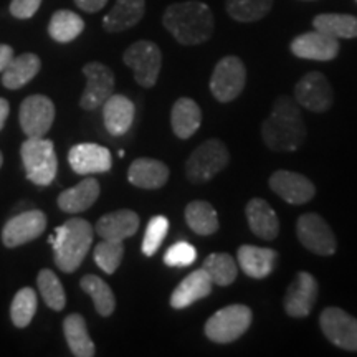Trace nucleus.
<instances>
[{
  "instance_id": "obj_16",
  "label": "nucleus",
  "mask_w": 357,
  "mask_h": 357,
  "mask_svg": "<svg viewBox=\"0 0 357 357\" xmlns=\"http://www.w3.org/2000/svg\"><path fill=\"white\" fill-rule=\"evenodd\" d=\"M68 162L79 176H93V174L108 172L113 166V158L108 147L93 142H82L70 149Z\"/></svg>"
},
{
  "instance_id": "obj_20",
  "label": "nucleus",
  "mask_w": 357,
  "mask_h": 357,
  "mask_svg": "<svg viewBox=\"0 0 357 357\" xmlns=\"http://www.w3.org/2000/svg\"><path fill=\"white\" fill-rule=\"evenodd\" d=\"M128 181L134 187L146 190L160 189L169 181V167L162 160L139 158L128 169Z\"/></svg>"
},
{
  "instance_id": "obj_13",
  "label": "nucleus",
  "mask_w": 357,
  "mask_h": 357,
  "mask_svg": "<svg viewBox=\"0 0 357 357\" xmlns=\"http://www.w3.org/2000/svg\"><path fill=\"white\" fill-rule=\"evenodd\" d=\"M333 100L331 84L319 71H311L305 75L294 86V101L298 102V106H303L312 113L328 111L331 108Z\"/></svg>"
},
{
  "instance_id": "obj_3",
  "label": "nucleus",
  "mask_w": 357,
  "mask_h": 357,
  "mask_svg": "<svg viewBox=\"0 0 357 357\" xmlns=\"http://www.w3.org/2000/svg\"><path fill=\"white\" fill-rule=\"evenodd\" d=\"M93 236L95 230L84 218H70L58 227L55 234L48 236L55 252L56 266L65 273L77 271L91 248Z\"/></svg>"
},
{
  "instance_id": "obj_2",
  "label": "nucleus",
  "mask_w": 357,
  "mask_h": 357,
  "mask_svg": "<svg viewBox=\"0 0 357 357\" xmlns=\"http://www.w3.org/2000/svg\"><path fill=\"white\" fill-rule=\"evenodd\" d=\"M162 24L181 45H200L213 33V13L207 3L199 0L172 3L166 8Z\"/></svg>"
},
{
  "instance_id": "obj_22",
  "label": "nucleus",
  "mask_w": 357,
  "mask_h": 357,
  "mask_svg": "<svg viewBox=\"0 0 357 357\" xmlns=\"http://www.w3.org/2000/svg\"><path fill=\"white\" fill-rule=\"evenodd\" d=\"M250 230L258 238L271 242L280 234V220L271 205L263 199H252L245 208Z\"/></svg>"
},
{
  "instance_id": "obj_5",
  "label": "nucleus",
  "mask_w": 357,
  "mask_h": 357,
  "mask_svg": "<svg viewBox=\"0 0 357 357\" xmlns=\"http://www.w3.org/2000/svg\"><path fill=\"white\" fill-rule=\"evenodd\" d=\"M252 310L245 305H230L218 310L205 323V336L218 344H229L242 337L252 326Z\"/></svg>"
},
{
  "instance_id": "obj_35",
  "label": "nucleus",
  "mask_w": 357,
  "mask_h": 357,
  "mask_svg": "<svg viewBox=\"0 0 357 357\" xmlns=\"http://www.w3.org/2000/svg\"><path fill=\"white\" fill-rule=\"evenodd\" d=\"M273 0H227V12L236 22H257L268 15Z\"/></svg>"
},
{
  "instance_id": "obj_34",
  "label": "nucleus",
  "mask_w": 357,
  "mask_h": 357,
  "mask_svg": "<svg viewBox=\"0 0 357 357\" xmlns=\"http://www.w3.org/2000/svg\"><path fill=\"white\" fill-rule=\"evenodd\" d=\"M202 270L208 275L213 284L218 287H229L236 280L238 266L234 257L229 253H212L205 258Z\"/></svg>"
},
{
  "instance_id": "obj_4",
  "label": "nucleus",
  "mask_w": 357,
  "mask_h": 357,
  "mask_svg": "<svg viewBox=\"0 0 357 357\" xmlns=\"http://www.w3.org/2000/svg\"><path fill=\"white\" fill-rule=\"evenodd\" d=\"M26 177L37 185H50L56 177L58 159L55 146L43 137H29L20 147Z\"/></svg>"
},
{
  "instance_id": "obj_30",
  "label": "nucleus",
  "mask_w": 357,
  "mask_h": 357,
  "mask_svg": "<svg viewBox=\"0 0 357 357\" xmlns=\"http://www.w3.org/2000/svg\"><path fill=\"white\" fill-rule=\"evenodd\" d=\"M84 30V22L71 10H56L48 24V35L58 43H70Z\"/></svg>"
},
{
  "instance_id": "obj_18",
  "label": "nucleus",
  "mask_w": 357,
  "mask_h": 357,
  "mask_svg": "<svg viewBox=\"0 0 357 357\" xmlns=\"http://www.w3.org/2000/svg\"><path fill=\"white\" fill-rule=\"evenodd\" d=\"M270 187L284 202L301 205L314 197L316 187L306 176L291 171H276L270 177Z\"/></svg>"
},
{
  "instance_id": "obj_10",
  "label": "nucleus",
  "mask_w": 357,
  "mask_h": 357,
  "mask_svg": "<svg viewBox=\"0 0 357 357\" xmlns=\"http://www.w3.org/2000/svg\"><path fill=\"white\" fill-rule=\"evenodd\" d=\"M324 336L334 346L357 352V318L341 307H326L319 316Z\"/></svg>"
},
{
  "instance_id": "obj_31",
  "label": "nucleus",
  "mask_w": 357,
  "mask_h": 357,
  "mask_svg": "<svg viewBox=\"0 0 357 357\" xmlns=\"http://www.w3.org/2000/svg\"><path fill=\"white\" fill-rule=\"evenodd\" d=\"M185 222L197 235H212L218 230L217 211L205 200H194L185 207Z\"/></svg>"
},
{
  "instance_id": "obj_28",
  "label": "nucleus",
  "mask_w": 357,
  "mask_h": 357,
  "mask_svg": "<svg viewBox=\"0 0 357 357\" xmlns=\"http://www.w3.org/2000/svg\"><path fill=\"white\" fill-rule=\"evenodd\" d=\"M42 68V61L35 53H24L20 56H13L10 63L2 71V83L8 89H19L25 86L37 77Z\"/></svg>"
},
{
  "instance_id": "obj_9",
  "label": "nucleus",
  "mask_w": 357,
  "mask_h": 357,
  "mask_svg": "<svg viewBox=\"0 0 357 357\" xmlns=\"http://www.w3.org/2000/svg\"><path fill=\"white\" fill-rule=\"evenodd\" d=\"M296 234L303 247L316 255L331 257L336 253V235L329 223L318 213H305L298 218Z\"/></svg>"
},
{
  "instance_id": "obj_6",
  "label": "nucleus",
  "mask_w": 357,
  "mask_h": 357,
  "mask_svg": "<svg viewBox=\"0 0 357 357\" xmlns=\"http://www.w3.org/2000/svg\"><path fill=\"white\" fill-rule=\"evenodd\" d=\"M230 154L227 146L218 139H208L200 144L185 162V176L192 184H204L229 166Z\"/></svg>"
},
{
  "instance_id": "obj_39",
  "label": "nucleus",
  "mask_w": 357,
  "mask_h": 357,
  "mask_svg": "<svg viewBox=\"0 0 357 357\" xmlns=\"http://www.w3.org/2000/svg\"><path fill=\"white\" fill-rule=\"evenodd\" d=\"M169 231V220L164 215H155L146 227L144 240H142V253L146 257H153L158 253L160 243L164 242Z\"/></svg>"
},
{
  "instance_id": "obj_1",
  "label": "nucleus",
  "mask_w": 357,
  "mask_h": 357,
  "mask_svg": "<svg viewBox=\"0 0 357 357\" xmlns=\"http://www.w3.org/2000/svg\"><path fill=\"white\" fill-rule=\"evenodd\" d=\"M261 136L265 144L275 153L300 149L306 139V126L298 102L289 96H280L270 116L263 121Z\"/></svg>"
},
{
  "instance_id": "obj_40",
  "label": "nucleus",
  "mask_w": 357,
  "mask_h": 357,
  "mask_svg": "<svg viewBox=\"0 0 357 357\" xmlns=\"http://www.w3.org/2000/svg\"><path fill=\"white\" fill-rule=\"evenodd\" d=\"M195 258H197V250L194 248V245L187 242H177L166 252L164 263L172 268H185L192 265Z\"/></svg>"
},
{
  "instance_id": "obj_44",
  "label": "nucleus",
  "mask_w": 357,
  "mask_h": 357,
  "mask_svg": "<svg viewBox=\"0 0 357 357\" xmlns=\"http://www.w3.org/2000/svg\"><path fill=\"white\" fill-rule=\"evenodd\" d=\"M8 113H10V105L6 98H0V131L3 129V124H6Z\"/></svg>"
},
{
  "instance_id": "obj_8",
  "label": "nucleus",
  "mask_w": 357,
  "mask_h": 357,
  "mask_svg": "<svg viewBox=\"0 0 357 357\" xmlns=\"http://www.w3.org/2000/svg\"><path fill=\"white\" fill-rule=\"evenodd\" d=\"M247 82V68L238 56L222 58L211 77V91L217 101L230 102L242 95Z\"/></svg>"
},
{
  "instance_id": "obj_19",
  "label": "nucleus",
  "mask_w": 357,
  "mask_h": 357,
  "mask_svg": "<svg viewBox=\"0 0 357 357\" xmlns=\"http://www.w3.org/2000/svg\"><path fill=\"white\" fill-rule=\"evenodd\" d=\"M137 229H139V215L129 208H123L102 215L96 223L95 231L102 240L123 242L136 234Z\"/></svg>"
},
{
  "instance_id": "obj_36",
  "label": "nucleus",
  "mask_w": 357,
  "mask_h": 357,
  "mask_svg": "<svg viewBox=\"0 0 357 357\" xmlns=\"http://www.w3.org/2000/svg\"><path fill=\"white\" fill-rule=\"evenodd\" d=\"M38 298L33 288H22L19 293L13 296V301L10 305V318L13 326L17 328H26L32 323L35 312H37Z\"/></svg>"
},
{
  "instance_id": "obj_11",
  "label": "nucleus",
  "mask_w": 357,
  "mask_h": 357,
  "mask_svg": "<svg viewBox=\"0 0 357 357\" xmlns=\"http://www.w3.org/2000/svg\"><path fill=\"white\" fill-rule=\"evenodd\" d=\"M19 119L26 137H43L55 121V105L45 95L25 98L20 105Z\"/></svg>"
},
{
  "instance_id": "obj_37",
  "label": "nucleus",
  "mask_w": 357,
  "mask_h": 357,
  "mask_svg": "<svg viewBox=\"0 0 357 357\" xmlns=\"http://www.w3.org/2000/svg\"><path fill=\"white\" fill-rule=\"evenodd\" d=\"M37 284L45 305L53 311H61L66 305V294L63 284L52 270H42L37 276Z\"/></svg>"
},
{
  "instance_id": "obj_27",
  "label": "nucleus",
  "mask_w": 357,
  "mask_h": 357,
  "mask_svg": "<svg viewBox=\"0 0 357 357\" xmlns=\"http://www.w3.org/2000/svg\"><path fill=\"white\" fill-rule=\"evenodd\" d=\"M202 123V111L190 98H181L174 102L171 111V126L178 139H189L199 131Z\"/></svg>"
},
{
  "instance_id": "obj_21",
  "label": "nucleus",
  "mask_w": 357,
  "mask_h": 357,
  "mask_svg": "<svg viewBox=\"0 0 357 357\" xmlns=\"http://www.w3.org/2000/svg\"><path fill=\"white\" fill-rule=\"evenodd\" d=\"M212 280L208 275L200 268V270L192 271L189 276H185L181 281V284L174 289L171 296V306L174 310H184L194 305L195 301L204 300L212 293Z\"/></svg>"
},
{
  "instance_id": "obj_7",
  "label": "nucleus",
  "mask_w": 357,
  "mask_h": 357,
  "mask_svg": "<svg viewBox=\"0 0 357 357\" xmlns=\"http://www.w3.org/2000/svg\"><path fill=\"white\" fill-rule=\"evenodd\" d=\"M123 61L132 70L134 79L142 88H153L158 83L160 66H162V53L154 42L139 40L132 43L124 52Z\"/></svg>"
},
{
  "instance_id": "obj_41",
  "label": "nucleus",
  "mask_w": 357,
  "mask_h": 357,
  "mask_svg": "<svg viewBox=\"0 0 357 357\" xmlns=\"http://www.w3.org/2000/svg\"><path fill=\"white\" fill-rule=\"evenodd\" d=\"M40 6H42V0H12L10 13L15 19L20 20L32 19Z\"/></svg>"
},
{
  "instance_id": "obj_43",
  "label": "nucleus",
  "mask_w": 357,
  "mask_h": 357,
  "mask_svg": "<svg viewBox=\"0 0 357 357\" xmlns=\"http://www.w3.org/2000/svg\"><path fill=\"white\" fill-rule=\"evenodd\" d=\"M13 58V48L10 45L0 43V73L6 70V66L10 63V60Z\"/></svg>"
},
{
  "instance_id": "obj_33",
  "label": "nucleus",
  "mask_w": 357,
  "mask_h": 357,
  "mask_svg": "<svg viewBox=\"0 0 357 357\" xmlns=\"http://www.w3.org/2000/svg\"><path fill=\"white\" fill-rule=\"evenodd\" d=\"M79 284H82L83 291L91 296L98 314L102 316V318H108V316L113 314L116 307V298L113 289L109 288L106 281H102L96 275H86L83 276Z\"/></svg>"
},
{
  "instance_id": "obj_38",
  "label": "nucleus",
  "mask_w": 357,
  "mask_h": 357,
  "mask_svg": "<svg viewBox=\"0 0 357 357\" xmlns=\"http://www.w3.org/2000/svg\"><path fill=\"white\" fill-rule=\"evenodd\" d=\"M124 257L123 242H114V240H102L95 248V261L105 273L113 275L121 265Z\"/></svg>"
},
{
  "instance_id": "obj_24",
  "label": "nucleus",
  "mask_w": 357,
  "mask_h": 357,
  "mask_svg": "<svg viewBox=\"0 0 357 357\" xmlns=\"http://www.w3.org/2000/svg\"><path fill=\"white\" fill-rule=\"evenodd\" d=\"M238 265L245 275L250 278H266L271 275L278 260V253L271 248L253 247V245H242L236 253Z\"/></svg>"
},
{
  "instance_id": "obj_42",
  "label": "nucleus",
  "mask_w": 357,
  "mask_h": 357,
  "mask_svg": "<svg viewBox=\"0 0 357 357\" xmlns=\"http://www.w3.org/2000/svg\"><path fill=\"white\" fill-rule=\"evenodd\" d=\"M73 2L75 6L82 8L83 12L95 13V12H100L101 8L108 3V0H73Z\"/></svg>"
},
{
  "instance_id": "obj_14",
  "label": "nucleus",
  "mask_w": 357,
  "mask_h": 357,
  "mask_svg": "<svg viewBox=\"0 0 357 357\" xmlns=\"http://www.w3.org/2000/svg\"><path fill=\"white\" fill-rule=\"evenodd\" d=\"M47 229V215L42 211H26L12 217L2 230V242L7 248H15L38 238Z\"/></svg>"
},
{
  "instance_id": "obj_26",
  "label": "nucleus",
  "mask_w": 357,
  "mask_h": 357,
  "mask_svg": "<svg viewBox=\"0 0 357 357\" xmlns=\"http://www.w3.org/2000/svg\"><path fill=\"white\" fill-rule=\"evenodd\" d=\"M100 182L96 178H83L79 184L58 195V207L66 213H82L88 211L100 197Z\"/></svg>"
},
{
  "instance_id": "obj_29",
  "label": "nucleus",
  "mask_w": 357,
  "mask_h": 357,
  "mask_svg": "<svg viewBox=\"0 0 357 357\" xmlns=\"http://www.w3.org/2000/svg\"><path fill=\"white\" fill-rule=\"evenodd\" d=\"M63 334L71 354L77 357H93L96 354L95 342L89 337L86 321L82 314H70L63 321Z\"/></svg>"
},
{
  "instance_id": "obj_32",
  "label": "nucleus",
  "mask_w": 357,
  "mask_h": 357,
  "mask_svg": "<svg viewBox=\"0 0 357 357\" xmlns=\"http://www.w3.org/2000/svg\"><path fill=\"white\" fill-rule=\"evenodd\" d=\"M312 26L337 40L357 37V17L347 13H321L314 17Z\"/></svg>"
},
{
  "instance_id": "obj_23",
  "label": "nucleus",
  "mask_w": 357,
  "mask_h": 357,
  "mask_svg": "<svg viewBox=\"0 0 357 357\" xmlns=\"http://www.w3.org/2000/svg\"><path fill=\"white\" fill-rule=\"evenodd\" d=\"M134 102L123 95H111L102 105V119L111 136H124L132 126Z\"/></svg>"
},
{
  "instance_id": "obj_45",
  "label": "nucleus",
  "mask_w": 357,
  "mask_h": 357,
  "mask_svg": "<svg viewBox=\"0 0 357 357\" xmlns=\"http://www.w3.org/2000/svg\"><path fill=\"white\" fill-rule=\"evenodd\" d=\"M2 164H3V155L0 153V167H2Z\"/></svg>"
},
{
  "instance_id": "obj_17",
  "label": "nucleus",
  "mask_w": 357,
  "mask_h": 357,
  "mask_svg": "<svg viewBox=\"0 0 357 357\" xmlns=\"http://www.w3.org/2000/svg\"><path fill=\"white\" fill-rule=\"evenodd\" d=\"M289 48L294 56L303 58V60L331 61L339 53V40L314 30V32L298 35L289 45Z\"/></svg>"
},
{
  "instance_id": "obj_15",
  "label": "nucleus",
  "mask_w": 357,
  "mask_h": 357,
  "mask_svg": "<svg viewBox=\"0 0 357 357\" xmlns=\"http://www.w3.org/2000/svg\"><path fill=\"white\" fill-rule=\"evenodd\" d=\"M319 287L314 276L307 271H300L284 294V311L291 318H306L310 314L316 300Z\"/></svg>"
},
{
  "instance_id": "obj_12",
  "label": "nucleus",
  "mask_w": 357,
  "mask_h": 357,
  "mask_svg": "<svg viewBox=\"0 0 357 357\" xmlns=\"http://www.w3.org/2000/svg\"><path fill=\"white\" fill-rule=\"evenodd\" d=\"M83 73L86 77V88H84L79 106L86 111H95L105 105V101L114 91V73L108 66L100 61H91L83 66Z\"/></svg>"
},
{
  "instance_id": "obj_25",
  "label": "nucleus",
  "mask_w": 357,
  "mask_h": 357,
  "mask_svg": "<svg viewBox=\"0 0 357 357\" xmlns=\"http://www.w3.org/2000/svg\"><path fill=\"white\" fill-rule=\"evenodd\" d=\"M146 2L144 0H116L114 7L108 15L102 19V29L109 33L124 32L132 29L144 17Z\"/></svg>"
}]
</instances>
